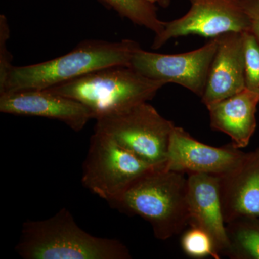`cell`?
Returning a JSON list of instances; mask_svg holds the SVG:
<instances>
[{"mask_svg": "<svg viewBox=\"0 0 259 259\" xmlns=\"http://www.w3.org/2000/svg\"><path fill=\"white\" fill-rule=\"evenodd\" d=\"M15 250L25 259L132 258L119 240L94 236L83 231L66 208L48 219L24 223Z\"/></svg>", "mask_w": 259, "mask_h": 259, "instance_id": "cell-1", "label": "cell"}, {"mask_svg": "<svg viewBox=\"0 0 259 259\" xmlns=\"http://www.w3.org/2000/svg\"><path fill=\"white\" fill-rule=\"evenodd\" d=\"M185 175L153 168L109 204L121 212L144 218L155 237L166 241L189 226L188 180Z\"/></svg>", "mask_w": 259, "mask_h": 259, "instance_id": "cell-2", "label": "cell"}, {"mask_svg": "<svg viewBox=\"0 0 259 259\" xmlns=\"http://www.w3.org/2000/svg\"><path fill=\"white\" fill-rule=\"evenodd\" d=\"M141 49L139 42L131 39L115 42L84 40L68 54L55 59L38 64L13 66L5 86L0 90V95L46 90L108 66H131L135 53Z\"/></svg>", "mask_w": 259, "mask_h": 259, "instance_id": "cell-3", "label": "cell"}, {"mask_svg": "<svg viewBox=\"0 0 259 259\" xmlns=\"http://www.w3.org/2000/svg\"><path fill=\"white\" fill-rule=\"evenodd\" d=\"M166 84L146 77L131 66L118 65L95 70L46 90L81 102L97 120L152 100Z\"/></svg>", "mask_w": 259, "mask_h": 259, "instance_id": "cell-4", "label": "cell"}, {"mask_svg": "<svg viewBox=\"0 0 259 259\" xmlns=\"http://www.w3.org/2000/svg\"><path fill=\"white\" fill-rule=\"evenodd\" d=\"M95 131L156 168H165L175 124L148 102L127 111L96 120Z\"/></svg>", "mask_w": 259, "mask_h": 259, "instance_id": "cell-5", "label": "cell"}, {"mask_svg": "<svg viewBox=\"0 0 259 259\" xmlns=\"http://www.w3.org/2000/svg\"><path fill=\"white\" fill-rule=\"evenodd\" d=\"M153 168H158L130 152L108 135L95 131L83 163L81 183L110 204Z\"/></svg>", "mask_w": 259, "mask_h": 259, "instance_id": "cell-6", "label": "cell"}, {"mask_svg": "<svg viewBox=\"0 0 259 259\" xmlns=\"http://www.w3.org/2000/svg\"><path fill=\"white\" fill-rule=\"evenodd\" d=\"M189 1L190 10L180 18L165 22L163 30L155 35L152 49H160L171 39L187 35L214 38L228 32L250 30L244 0Z\"/></svg>", "mask_w": 259, "mask_h": 259, "instance_id": "cell-7", "label": "cell"}, {"mask_svg": "<svg viewBox=\"0 0 259 259\" xmlns=\"http://www.w3.org/2000/svg\"><path fill=\"white\" fill-rule=\"evenodd\" d=\"M218 42V37H214L203 47L177 54H158L141 49L135 53L131 66L146 77L177 83L202 97Z\"/></svg>", "mask_w": 259, "mask_h": 259, "instance_id": "cell-8", "label": "cell"}, {"mask_svg": "<svg viewBox=\"0 0 259 259\" xmlns=\"http://www.w3.org/2000/svg\"><path fill=\"white\" fill-rule=\"evenodd\" d=\"M244 153L233 143L221 147L204 144L185 129L175 125L165 168L188 175L207 174L221 176L233 169Z\"/></svg>", "mask_w": 259, "mask_h": 259, "instance_id": "cell-9", "label": "cell"}, {"mask_svg": "<svg viewBox=\"0 0 259 259\" xmlns=\"http://www.w3.org/2000/svg\"><path fill=\"white\" fill-rule=\"evenodd\" d=\"M0 112L57 120L76 132L82 131L93 119L91 112L81 102L46 90L1 94Z\"/></svg>", "mask_w": 259, "mask_h": 259, "instance_id": "cell-10", "label": "cell"}, {"mask_svg": "<svg viewBox=\"0 0 259 259\" xmlns=\"http://www.w3.org/2000/svg\"><path fill=\"white\" fill-rule=\"evenodd\" d=\"M225 222L259 217V147L244 153L233 169L219 176Z\"/></svg>", "mask_w": 259, "mask_h": 259, "instance_id": "cell-11", "label": "cell"}, {"mask_svg": "<svg viewBox=\"0 0 259 259\" xmlns=\"http://www.w3.org/2000/svg\"><path fill=\"white\" fill-rule=\"evenodd\" d=\"M218 39L217 50L201 97L206 107L245 89L243 32H228Z\"/></svg>", "mask_w": 259, "mask_h": 259, "instance_id": "cell-12", "label": "cell"}, {"mask_svg": "<svg viewBox=\"0 0 259 259\" xmlns=\"http://www.w3.org/2000/svg\"><path fill=\"white\" fill-rule=\"evenodd\" d=\"M188 180L189 226L207 232L220 254L229 246L223 216L220 178L207 174H192Z\"/></svg>", "mask_w": 259, "mask_h": 259, "instance_id": "cell-13", "label": "cell"}, {"mask_svg": "<svg viewBox=\"0 0 259 259\" xmlns=\"http://www.w3.org/2000/svg\"><path fill=\"white\" fill-rule=\"evenodd\" d=\"M259 95L244 89L240 93L207 107L210 127L231 137L238 148L249 144L256 129Z\"/></svg>", "mask_w": 259, "mask_h": 259, "instance_id": "cell-14", "label": "cell"}, {"mask_svg": "<svg viewBox=\"0 0 259 259\" xmlns=\"http://www.w3.org/2000/svg\"><path fill=\"white\" fill-rule=\"evenodd\" d=\"M229 246L224 255L232 259H259V217L238 218L226 224Z\"/></svg>", "mask_w": 259, "mask_h": 259, "instance_id": "cell-15", "label": "cell"}, {"mask_svg": "<svg viewBox=\"0 0 259 259\" xmlns=\"http://www.w3.org/2000/svg\"><path fill=\"white\" fill-rule=\"evenodd\" d=\"M100 3L116 12L122 18L127 19L135 25L144 27L160 33L164 28L165 22L158 18L155 5L146 0H99Z\"/></svg>", "mask_w": 259, "mask_h": 259, "instance_id": "cell-16", "label": "cell"}, {"mask_svg": "<svg viewBox=\"0 0 259 259\" xmlns=\"http://www.w3.org/2000/svg\"><path fill=\"white\" fill-rule=\"evenodd\" d=\"M181 246L186 254L191 258H221L212 238L207 232L200 228L190 227V229L186 231L182 237Z\"/></svg>", "mask_w": 259, "mask_h": 259, "instance_id": "cell-17", "label": "cell"}, {"mask_svg": "<svg viewBox=\"0 0 259 259\" xmlns=\"http://www.w3.org/2000/svg\"><path fill=\"white\" fill-rule=\"evenodd\" d=\"M245 88L259 95V42L251 30L243 32Z\"/></svg>", "mask_w": 259, "mask_h": 259, "instance_id": "cell-18", "label": "cell"}, {"mask_svg": "<svg viewBox=\"0 0 259 259\" xmlns=\"http://www.w3.org/2000/svg\"><path fill=\"white\" fill-rule=\"evenodd\" d=\"M10 30L8 19L5 15H0V90L3 88L13 69V56L7 47Z\"/></svg>", "mask_w": 259, "mask_h": 259, "instance_id": "cell-19", "label": "cell"}, {"mask_svg": "<svg viewBox=\"0 0 259 259\" xmlns=\"http://www.w3.org/2000/svg\"><path fill=\"white\" fill-rule=\"evenodd\" d=\"M245 11L250 22V30L259 42V0H244Z\"/></svg>", "mask_w": 259, "mask_h": 259, "instance_id": "cell-20", "label": "cell"}, {"mask_svg": "<svg viewBox=\"0 0 259 259\" xmlns=\"http://www.w3.org/2000/svg\"><path fill=\"white\" fill-rule=\"evenodd\" d=\"M170 3H171V0H159L158 3L162 8H168Z\"/></svg>", "mask_w": 259, "mask_h": 259, "instance_id": "cell-21", "label": "cell"}, {"mask_svg": "<svg viewBox=\"0 0 259 259\" xmlns=\"http://www.w3.org/2000/svg\"><path fill=\"white\" fill-rule=\"evenodd\" d=\"M146 1H148V3H151V4L155 5V3H158L159 0H146Z\"/></svg>", "mask_w": 259, "mask_h": 259, "instance_id": "cell-22", "label": "cell"}]
</instances>
